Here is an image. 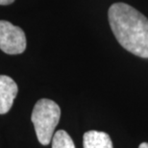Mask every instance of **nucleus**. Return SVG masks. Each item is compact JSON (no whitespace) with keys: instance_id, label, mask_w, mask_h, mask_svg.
<instances>
[{"instance_id":"6e6552de","label":"nucleus","mask_w":148,"mask_h":148,"mask_svg":"<svg viewBox=\"0 0 148 148\" xmlns=\"http://www.w3.org/2000/svg\"><path fill=\"white\" fill-rule=\"evenodd\" d=\"M138 148H148V143H143L138 146Z\"/></svg>"},{"instance_id":"7ed1b4c3","label":"nucleus","mask_w":148,"mask_h":148,"mask_svg":"<svg viewBox=\"0 0 148 148\" xmlns=\"http://www.w3.org/2000/svg\"><path fill=\"white\" fill-rule=\"evenodd\" d=\"M0 49L10 55L24 52L26 37L22 29L6 20H0Z\"/></svg>"},{"instance_id":"20e7f679","label":"nucleus","mask_w":148,"mask_h":148,"mask_svg":"<svg viewBox=\"0 0 148 148\" xmlns=\"http://www.w3.org/2000/svg\"><path fill=\"white\" fill-rule=\"evenodd\" d=\"M17 91L16 83L11 77L0 75V114H4L11 110Z\"/></svg>"},{"instance_id":"39448f33","label":"nucleus","mask_w":148,"mask_h":148,"mask_svg":"<svg viewBox=\"0 0 148 148\" xmlns=\"http://www.w3.org/2000/svg\"><path fill=\"white\" fill-rule=\"evenodd\" d=\"M84 148H112L110 136L104 132L88 131L83 138Z\"/></svg>"},{"instance_id":"0eeeda50","label":"nucleus","mask_w":148,"mask_h":148,"mask_svg":"<svg viewBox=\"0 0 148 148\" xmlns=\"http://www.w3.org/2000/svg\"><path fill=\"white\" fill-rule=\"evenodd\" d=\"M14 0H0V5H9L12 4Z\"/></svg>"},{"instance_id":"423d86ee","label":"nucleus","mask_w":148,"mask_h":148,"mask_svg":"<svg viewBox=\"0 0 148 148\" xmlns=\"http://www.w3.org/2000/svg\"><path fill=\"white\" fill-rule=\"evenodd\" d=\"M52 148H75V145L66 131L59 130L52 138Z\"/></svg>"},{"instance_id":"f257e3e1","label":"nucleus","mask_w":148,"mask_h":148,"mask_svg":"<svg viewBox=\"0 0 148 148\" xmlns=\"http://www.w3.org/2000/svg\"><path fill=\"white\" fill-rule=\"evenodd\" d=\"M108 18L119 44L140 58H148V18L126 3L109 8Z\"/></svg>"},{"instance_id":"f03ea898","label":"nucleus","mask_w":148,"mask_h":148,"mask_svg":"<svg viewBox=\"0 0 148 148\" xmlns=\"http://www.w3.org/2000/svg\"><path fill=\"white\" fill-rule=\"evenodd\" d=\"M61 117V109L50 99H40L34 106L32 122L34 124L38 140L42 145H48Z\"/></svg>"}]
</instances>
